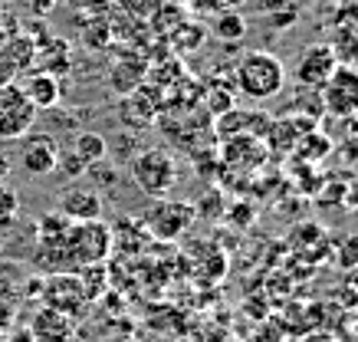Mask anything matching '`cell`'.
<instances>
[{
  "label": "cell",
  "instance_id": "cell-6",
  "mask_svg": "<svg viewBox=\"0 0 358 342\" xmlns=\"http://www.w3.org/2000/svg\"><path fill=\"white\" fill-rule=\"evenodd\" d=\"M336 69H338V56L329 43L306 46L303 53H299V59H296V83H299L303 89L319 92Z\"/></svg>",
  "mask_w": 358,
  "mask_h": 342
},
{
  "label": "cell",
  "instance_id": "cell-23",
  "mask_svg": "<svg viewBox=\"0 0 358 342\" xmlns=\"http://www.w3.org/2000/svg\"><path fill=\"white\" fill-rule=\"evenodd\" d=\"M171 3H178V0H171Z\"/></svg>",
  "mask_w": 358,
  "mask_h": 342
},
{
  "label": "cell",
  "instance_id": "cell-13",
  "mask_svg": "<svg viewBox=\"0 0 358 342\" xmlns=\"http://www.w3.org/2000/svg\"><path fill=\"white\" fill-rule=\"evenodd\" d=\"M36 63H40V69H46V73L63 76L66 69H69V63H73L69 43L59 40V36H43V40L36 43Z\"/></svg>",
  "mask_w": 358,
  "mask_h": 342
},
{
  "label": "cell",
  "instance_id": "cell-14",
  "mask_svg": "<svg viewBox=\"0 0 358 342\" xmlns=\"http://www.w3.org/2000/svg\"><path fill=\"white\" fill-rule=\"evenodd\" d=\"M69 152L76 155L79 162L89 168V165H96V162H106V155H109V142H106L99 132H92V129H79Z\"/></svg>",
  "mask_w": 358,
  "mask_h": 342
},
{
  "label": "cell",
  "instance_id": "cell-19",
  "mask_svg": "<svg viewBox=\"0 0 358 342\" xmlns=\"http://www.w3.org/2000/svg\"><path fill=\"white\" fill-rule=\"evenodd\" d=\"M17 76H20V73H17V66H13V59L7 56V50L0 46V89L17 83Z\"/></svg>",
  "mask_w": 358,
  "mask_h": 342
},
{
  "label": "cell",
  "instance_id": "cell-10",
  "mask_svg": "<svg viewBox=\"0 0 358 342\" xmlns=\"http://www.w3.org/2000/svg\"><path fill=\"white\" fill-rule=\"evenodd\" d=\"M56 214H63L69 224L79 221H99L102 218V194L89 185H73L59 194V204H56Z\"/></svg>",
  "mask_w": 358,
  "mask_h": 342
},
{
  "label": "cell",
  "instance_id": "cell-17",
  "mask_svg": "<svg viewBox=\"0 0 358 342\" xmlns=\"http://www.w3.org/2000/svg\"><path fill=\"white\" fill-rule=\"evenodd\" d=\"M17 211H20V194H17L10 185L0 181V221H13Z\"/></svg>",
  "mask_w": 358,
  "mask_h": 342
},
{
  "label": "cell",
  "instance_id": "cell-7",
  "mask_svg": "<svg viewBox=\"0 0 358 342\" xmlns=\"http://www.w3.org/2000/svg\"><path fill=\"white\" fill-rule=\"evenodd\" d=\"M319 92H322V96H319L322 106H326L332 115H342V119H345V115H355L358 112V69L338 66Z\"/></svg>",
  "mask_w": 358,
  "mask_h": 342
},
{
  "label": "cell",
  "instance_id": "cell-21",
  "mask_svg": "<svg viewBox=\"0 0 358 342\" xmlns=\"http://www.w3.org/2000/svg\"><path fill=\"white\" fill-rule=\"evenodd\" d=\"M13 329V306L0 299V336H7Z\"/></svg>",
  "mask_w": 358,
  "mask_h": 342
},
{
  "label": "cell",
  "instance_id": "cell-24",
  "mask_svg": "<svg viewBox=\"0 0 358 342\" xmlns=\"http://www.w3.org/2000/svg\"><path fill=\"white\" fill-rule=\"evenodd\" d=\"M122 342H125V339H122Z\"/></svg>",
  "mask_w": 358,
  "mask_h": 342
},
{
  "label": "cell",
  "instance_id": "cell-18",
  "mask_svg": "<svg viewBox=\"0 0 358 342\" xmlns=\"http://www.w3.org/2000/svg\"><path fill=\"white\" fill-rule=\"evenodd\" d=\"M20 34V20H17V13H10L3 3H0V46L13 40V36Z\"/></svg>",
  "mask_w": 358,
  "mask_h": 342
},
{
  "label": "cell",
  "instance_id": "cell-15",
  "mask_svg": "<svg viewBox=\"0 0 358 342\" xmlns=\"http://www.w3.org/2000/svg\"><path fill=\"white\" fill-rule=\"evenodd\" d=\"M210 34L217 36V40H224V43H234V40H240V36L247 34V23H243V17H240L237 10H220L217 17H214Z\"/></svg>",
  "mask_w": 358,
  "mask_h": 342
},
{
  "label": "cell",
  "instance_id": "cell-2",
  "mask_svg": "<svg viewBox=\"0 0 358 342\" xmlns=\"http://www.w3.org/2000/svg\"><path fill=\"white\" fill-rule=\"evenodd\" d=\"M66 254H69V266L73 273L83 270V266H96L106 264L115 247V234L102 218L99 221H79L66 227Z\"/></svg>",
  "mask_w": 358,
  "mask_h": 342
},
{
  "label": "cell",
  "instance_id": "cell-22",
  "mask_svg": "<svg viewBox=\"0 0 358 342\" xmlns=\"http://www.w3.org/2000/svg\"><path fill=\"white\" fill-rule=\"evenodd\" d=\"M7 175H10V158L0 152V181H7Z\"/></svg>",
  "mask_w": 358,
  "mask_h": 342
},
{
  "label": "cell",
  "instance_id": "cell-3",
  "mask_svg": "<svg viewBox=\"0 0 358 342\" xmlns=\"http://www.w3.org/2000/svg\"><path fill=\"white\" fill-rule=\"evenodd\" d=\"M129 175L135 188L148 198H168V191L178 185V162L168 148H141L131 155Z\"/></svg>",
  "mask_w": 358,
  "mask_h": 342
},
{
  "label": "cell",
  "instance_id": "cell-1",
  "mask_svg": "<svg viewBox=\"0 0 358 342\" xmlns=\"http://www.w3.org/2000/svg\"><path fill=\"white\" fill-rule=\"evenodd\" d=\"M282 86H286V66H282L280 56H273L270 50H250V53L240 56L237 66H234V89L253 102L280 96Z\"/></svg>",
  "mask_w": 358,
  "mask_h": 342
},
{
  "label": "cell",
  "instance_id": "cell-8",
  "mask_svg": "<svg viewBox=\"0 0 358 342\" xmlns=\"http://www.w3.org/2000/svg\"><path fill=\"white\" fill-rule=\"evenodd\" d=\"M59 145H56L53 135H43V132H30L23 135V145H20V168L27 175L33 178H46L53 175L59 168Z\"/></svg>",
  "mask_w": 358,
  "mask_h": 342
},
{
  "label": "cell",
  "instance_id": "cell-12",
  "mask_svg": "<svg viewBox=\"0 0 358 342\" xmlns=\"http://www.w3.org/2000/svg\"><path fill=\"white\" fill-rule=\"evenodd\" d=\"M30 336L33 342H73L76 326H73V316H66L59 309L40 306L30 320Z\"/></svg>",
  "mask_w": 358,
  "mask_h": 342
},
{
  "label": "cell",
  "instance_id": "cell-5",
  "mask_svg": "<svg viewBox=\"0 0 358 342\" xmlns=\"http://www.w3.org/2000/svg\"><path fill=\"white\" fill-rule=\"evenodd\" d=\"M33 122H36V109L23 96V89L17 83L0 89V138L3 142H17L23 135H30Z\"/></svg>",
  "mask_w": 358,
  "mask_h": 342
},
{
  "label": "cell",
  "instance_id": "cell-16",
  "mask_svg": "<svg viewBox=\"0 0 358 342\" xmlns=\"http://www.w3.org/2000/svg\"><path fill=\"white\" fill-rule=\"evenodd\" d=\"M207 40V27H201V23H178V27H174L171 30V43H174V50H178V53H194L197 46L204 43Z\"/></svg>",
  "mask_w": 358,
  "mask_h": 342
},
{
  "label": "cell",
  "instance_id": "cell-20",
  "mask_svg": "<svg viewBox=\"0 0 358 342\" xmlns=\"http://www.w3.org/2000/svg\"><path fill=\"white\" fill-rule=\"evenodd\" d=\"M59 168H63L69 178H79L83 171H86V165H83V162H79L73 152H59Z\"/></svg>",
  "mask_w": 358,
  "mask_h": 342
},
{
  "label": "cell",
  "instance_id": "cell-9",
  "mask_svg": "<svg viewBox=\"0 0 358 342\" xmlns=\"http://www.w3.org/2000/svg\"><path fill=\"white\" fill-rule=\"evenodd\" d=\"M43 306L59 309L66 316L76 320L79 313L89 306L86 297H83V287H79L76 273H50L43 280Z\"/></svg>",
  "mask_w": 358,
  "mask_h": 342
},
{
  "label": "cell",
  "instance_id": "cell-4",
  "mask_svg": "<svg viewBox=\"0 0 358 342\" xmlns=\"http://www.w3.org/2000/svg\"><path fill=\"white\" fill-rule=\"evenodd\" d=\"M197 218V208L187 204V201H171V198H155V204L145 211V231L148 237H158V241H178L191 231V224Z\"/></svg>",
  "mask_w": 358,
  "mask_h": 342
},
{
  "label": "cell",
  "instance_id": "cell-11",
  "mask_svg": "<svg viewBox=\"0 0 358 342\" xmlns=\"http://www.w3.org/2000/svg\"><path fill=\"white\" fill-rule=\"evenodd\" d=\"M17 79H20L17 86L23 89V96L30 99V106L36 112H40V109H56V106H59V99H63L59 76L46 73V69H27V73H20Z\"/></svg>",
  "mask_w": 358,
  "mask_h": 342
}]
</instances>
